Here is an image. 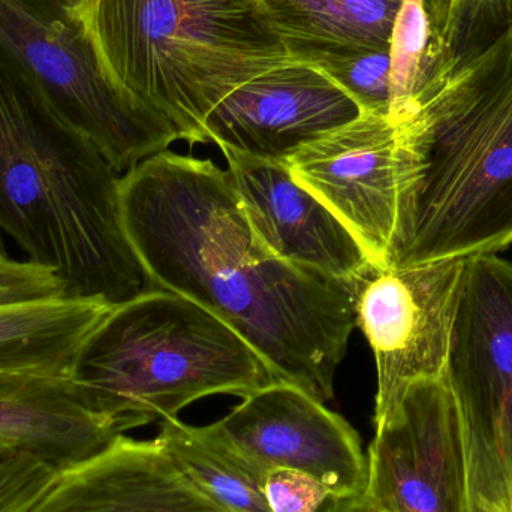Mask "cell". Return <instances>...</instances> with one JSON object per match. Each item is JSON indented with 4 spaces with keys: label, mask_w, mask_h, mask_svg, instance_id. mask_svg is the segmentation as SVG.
<instances>
[{
    "label": "cell",
    "mask_w": 512,
    "mask_h": 512,
    "mask_svg": "<svg viewBox=\"0 0 512 512\" xmlns=\"http://www.w3.org/2000/svg\"><path fill=\"white\" fill-rule=\"evenodd\" d=\"M264 493L271 512H319L333 498L315 478L291 469L268 472Z\"/></svg>",
    "instance_id": "obj_24"
},
{
    "label": "cell",
    "mask_w": 512,
    "mask_h": 512,
    "mask_svg": "<svg viewBox=\"0 0 512 512\" xmlns=\"http://www.w3.org/2000/svg\"><path fill=\"white\" fill-rule=\"evenodd\" d=\"M66 295L59 274L30 261L0 258V304L23 303Z\"/></svg>",
    "instance_id": "obj_23"
},
{
    "label": "cell",
    "mask_w": 512,
    "mask_h": 512,
    "mask_svg": "<svg viewBox=\"0 0 512 512\" xmlns=\"http://www.w3.org/2000/svg\"><path fill=\"white\" fill-rule=\"evenodd\" d=\"M259 472L291 469L336 499L363 501L367 454L354 427L295 385L262 388L212 424Z\"/></svg>",
    "instance_id": "obj_10"
},
{
    "label": "cell",
    "mask_w": 512,
    "mask_h": 512,
    "mask_svg": "<svg viewBox=\"0 0 512 512\" xmlns=\"http://www.w3.org/2000/svg\"><path fill=\"white\" fill-rule=\"evenodd\" d=\"M447 378L462 414L471 512H512V264L468 259Z\"/></svg>",
    "instance_id": "obj_6"
},
{
    "label": "cell",
    "mask_w": 512,
    "mask_h": 512,
    "mask_svg": "<svg viewBox=\"0 0 512 512\" xmlns=\"http://www.w3.org/2000/svg\"><path fill=\"white\" fill-rule=\"evenodd\" d=\"M114 87L189 144L248 81L300 63L258 0H71Z\"/></svg>",
    "instance_id": "obj_4"
},
{
    "label": "cell",
    "mask_w": 512,
    "mask_h": 512,
    "mask_svg": "<svg viewBox=\"0 0 512 512\" xmlns=\"http://www.w3.org/2000/svg\"><path fill=\"white\" fill-rule=\"evenodd\" d=\"M123 225L147 289L176 292L240 334L274 375L328 403L357 325L360 283L271 254L228 171L165 152L120 177ZM144 288V289H146Z\"/></svg>",
    "instance_id": "obj_1"
},
{
    "label": "cell",
    "mask_w": 512,
    "mask_h": 512,
    "mask_svg": "<svg viewBox=\"0 0 512 512\" xmlns=\"http://www.w3.org/2000/svg\"><path fill=\"white\" fill-rule=\"evenodd\" d=\"M360 105L307 63L265 72L231 92L204 123V140L285 164L301 147L354 122Z\"/></svg>",
    "instance_id": "obj_12"
},
{
    "label": "cell",
    "mask_w": 512,
    "mask_h": 512,
    "mask_svg": "<svg viewBox=\"0 0 512 512\" xmlns=\"http://www.w3.org/2000/svg\"><path fill=\"white\" fill-rule=\"evenodd\" d=\"M468 259L375 268L358 291L357 324L378 373L379 424L415 382L447 375Z\"/></svg>",
    "instance_id": "obj_8"
},
{
    "label": "cell",
    "mask_w": 512,
    "mask_h": 512,
    "mask_svg": "<svg viewBox=\"0 0 512 512\" xmlns=\"http://www.w3.org/2000/svg\"><path fill=\"white\" fill-rule=\"evenodd\" d=\"M120 174L0 42V231L66 295L120 304L146 288L123 225Z\"/></svg>",
    "instance_id": "obj_3"
},
{
    "label": "cell",
    "mask_w": 512,
    "mask_h": 512,
    "mask_svg": "<svg viewBox=\"0 0 512 512\" xmlns=\"http://www.w3.org/2000/svg\"><path fill=\"white\" fill-rule=\"evenodd\" d=\"M113 307L72 295L0 304V372L71 378L81 348Z\"/></svg>",
    "instance_id": "obj_16"
},
{
    "label": "cell",
    "mask_w": 512,
    "mask_h": 512,
    "mask_svg": "<svg viewBox=\"0 0 512 512\" xmlns=\"http://www.w3.org/2000/svg\"><path fill=\"white\" fill-rule=\"evenodd\" d=\"M59 468L24 453L14 451L0 463V512H29L53 486Z\"/></svg>",
    "instance_id": "obj_22"
},
{
    "label": "cell",
    "mask_w": 512,
    "mask_h": 512,
    "mask_svg": "<svg viewBox=\"0 0 512 512\" xmlns=\"http://www.w3.org/2000/svg\"><path fill=\"white\" fill-rule=\"evenodd\" d=\"M14 451H20L17 450V448L11 447V445L6 444V442L0 441V463L3 462V460L8 459L9 456H11Z\"/></svg>",
    "instance_id": "obj_26"
},
{
    "label": "cell",
    "mask_w": 512,
    "mask_h": 512,
    "mask_svg": "<svg viewBox=\"0 0 512 512\" xmlns=\"http://www.w3.org/2000/svg\"><path fill=\"white\" fill-rule=\"evenodd\" d=\"M408 225L388 267L498 255L512 245V23L484 44L427 56L412 116Z\"/></svg>",
    "instance_id": "obj_2"
},
{
    "label": "cell",
    "mask_w": 512,
    "mask_h": 512,
    "mask_svg": "<svg viewBox=\"0 0 512 512\" xmlns=\"http://www.w3.org/2000/svg\"><path fill=\"white\" fill-rule=\"evenodd\" d=\"M285 164L351 230L372 264L385 268L402 200L400 123L363 113L301 147Z\"/></svg>",
    "instance_id": "obj_11"
},
{
    "label": "cell",
    "mask_w": 512,
    "mask_h": 512,
    "mask_svg": "<svg viewBox=\"0 0 512 512\" xmlns=\"http://www.w3.org/2000/svg\"><path fill=\"white\" fill-rule=\"evenodd\" d=\"M156 441L188 480L225 512H271L265 499L267 475L259 472L209 426L179 418L161 423Z\"/></svg>",
    "instance_id": "obj_18"
},
{
    "label": "cell",
    "mask_w": 512,
    "mask_h": 512,
    "mask_svg": "<svg viewBox=\"0 0 512 512\" xmlns=\"http://www.w3.org/2000/svg\"><path fill=\"white\" fill-rule=\"evenodd\" d=\"M71 379L119 435L177 418L203 397L245 399L282 382L218 316L176 292L147 288L105 316Z\"/></svg>",
    "instance_id": "obj_5"
},
{
    "label": "cell",
    "mask_w": 512,
    "mask_h": 512,
    "mask_svg": "<svg viewBox=\"0 0 512 512\" xmlns=\"http://www.w3.org/2000/svg\"><path fill=\"white\" fill-rule=\"evenodd\" d=\"M0 42L120 176L179 140L165 120L111 84L71 0H0Z\"/></svg>",
    "instance_id": "obj_7"
},
{
    "label": "cell",
    "mask_w": 512,
    "mask_h": 512,
    "mask_svg": "<svg viewBox=\"0 0 512 512\" xmlns=\"http://www.w3.org/2000/svg\"><path fill=\"white\" fill-rule=\"evenodd\" d=\"M369 512H471L459 403L447 375L415 382L367 451Z\"/></svg>",
    "instance_id": "obj_9"
},
{
    "label": "cell",
    "mask_w": 512,
    "mask_h": 512,
    "mask_svg": "<svg viewBox=\"0 0 512 512\" xmlns=\"http://www.w3.org/2000/svg\"><path fill=\"white\" fill-rule=\"evenodd\" d=\"M295 57L310 51L388 50L402 0H258Z\"/></svg>",
    "instance_id": "obj_17"
},
{
    "label": "cell",
    "mask_w": 512,
    "mask_h": 512,
    "mask_svg": "<svg viewBox=\"0 0 512 512\" xmlns=\"http://www.w3.org/2000/svg\"><path fill=\"white\" fill-rule=\"evenodd\" d=\"M119 435L71 378L0 372V441L63 469Z\"/></svg>",
    "instance_id": "obj_15"
},
{
    "label": "cell",
    "mask_w": 512,
    "mask_h": 512,
    "mask_svg": "<svg viewBox=\"0 0 512 512\" xmlns=\"http://www.w3.org/2000/svg\"><path fill=\"white\" fill-rule=\"evenodd\" d=\"M388 50L310 51L298 56V60L324 72L360 105L363 113L390 117Z\"/></svg>",
    "instance_id": "obj_21"
},
{
    "label": "cell",
    "mask_w": 512,
    "mask_h": 512,
    "mask_svg": "<svg viewBox=\"0 0 512 512\" xmlns=\"http://www.w3.org/2000/svg\"><path fill=\"white\" fill-rule=\"evenodd\" d=\"M29 512H225L204 496L156 439L117 435L108 447L60 469Z\"/></svg>",
    "instance_id": "obj_14"
},
{
    "label": "cell",
    "mask_w": 512,
    "mask_h": 512,
    "mask_svg": "<svg viewBox=\"0 0 512 512\" xmlns=\"http://www.w3.org/2000/svg\"><path fill=\"white\" fill-rule=\"evenodd\" d=\"M319 512H369L363 501L331 498Z\"/></svg>",
    "instance_id": "obj_25"
},
{
    "label": "cell",
    "mask_w": 512,
    "mask_h": 512,
    "mask_svg": "<svg viewBox=\"0 0 512 512\" xmlns=\"http://www.w3.org/2000/svg\"><path fill=\"white\" fill-rule=\"evenodd\" d=\"M430 45V24L424 0H402L390 39V119L412 116Z\"/></svg>",
    "instance_id": "obj_20"
},
{
    "label": "cell",
    "mask_w": 512,
    "mask_h": 512,
    "mask_svg": "<svg viewBox=\"0 0 512 512\" xmlns=\"http://www.w3.org/2000/svg\"><path fill=\"white\" fill-rule=\"evenodd\" d=\"M430 24L427 56L462 53L512 23V0H424Z\"/></svg>",
    "instance_id": "obj_19"
},
{
    "label": "cell",
    "mask_w": 512,
    "mask_h": 512,
    "mask_svg": "<svg viewBox=\"0 0 512 512\" xmlns=\"http://www.w3.org/2000/svg\"><path fill=\"white\" fill-rule=\"evenodd\" d=\"M0 258H8V252H6L5 240H3L2 231H0Z\"/></svg>",
    "instance_id": "obj_27"
},
{
    "label": "cell",
    "mask_w": 512,
    "mask_h": 512,
    "mask_svg": "<svg viewBox=\"0 0 512 512\" xmlns=\"http://www.w3.org/2000/svg\"><path fill=\"white\" fill-rule=\"evenodd\" d=\"M234 191L262 245L282 261L343 282L375 270L348 227L292 176L283 162L222 150Z\"/></svg>",
    "instance_id": "obj_13"
}]
</instances>
